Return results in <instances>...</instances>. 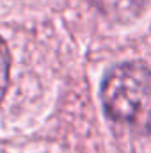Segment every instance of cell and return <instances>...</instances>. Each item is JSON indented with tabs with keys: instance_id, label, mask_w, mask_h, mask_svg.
<instances>
[{
	"instance_id": "cell-1",
	"label": "cell",
	"mask_w": 151,
	"mask_h": 153,
	"mask_svg": "<svg viewBox=\"0 0 151 153\" xmlns=\"http://www.w3.org/2000/svg\"><path fill=\"white\" fill-rule=\"evenodd\" d=\"M107 116L139 134L151 130V70L139 62L112 68L101 84Z\"/></svg>"
},
{
	"instance_id": "cell-2",
	"label": "cell",
	"mask_w": 151,
	"mask_h": 153,
	"mask_svg": "<svg viewBox=\"0 0 151 153\" xmlns=\"http://www.w3.org/2000/svg\"><path fill=\"white\" fill-rule=\"evenodd\" d=\"M89 2L107 18L126 22L139 13L144 0H89Z\"/></svg>"
},
{
	"instance_id": "cell-3",
	"label": "cell",
	"mask_w": 151,
	"mask_h": 153,
	"mask_svg": "<svg viewBox=\"0 0 151 153\" xmlns=\"http://www.w3.org/2000/svg\"><path fill=\"white\" fill-rule=\"evenodd\" d=\"M7 85H9V52L4 39L0 38V102L7 91Z\"/></svg>"
}]
</instances>
